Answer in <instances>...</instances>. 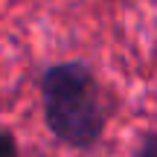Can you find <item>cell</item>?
<instances>
[{
	"label": "cell",
	"mask_w": 157,
	"mask_h": 157,
	"mask_svg": "<svg viewBox=\"0 0 157 157\" xmlns=\"http://www.w3.org/2000/svg\"><path fill=\"white\" fill-rule=\"evenodd\" d=\"M44 117L50 131L73 148H90L105 131L99 84L82 61H64L41 76Z\"/></svg>",
	"instance_id": "1"
},
{
	"label": "cell",
	"mask_w": 157,
	"mask_h": 157,
	"mask_svg": "<svg viewBox=\"0 0 157 157\" xmlns=\"http://www.w3.org/2000/svg\"><path fill=\"white\" fill-rule=\"evenodd\" d=\"M0 157H17V143L9 131L0 128Z\"/></svg>",
	"instance_id": "2"
},
{
	"label": "cell",
	"mask_w": 157,
	"mask_h": 157,
	"mask_svg": "<svg viewBox=\"0 0 157 157\" xmlns=\"http://www.w3.org/2000/svg\"><path fill=\"white\" fill-rule=\"evenodd\" d=\"M140 157H157V134H148L146 140H143Z\"/></svg>",
	"instance_id": "3"
}]
</instances>
